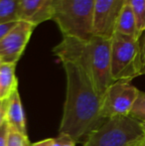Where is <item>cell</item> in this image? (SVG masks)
<instances>
[{
	"instance_id": "11",
	"label": "cell",
	"mask_w": 145,
	"mask_h": 146,
	"mask_svg": "<svg viewBox=\"0 0 145 146\" xmlns=\"http://www.w3.org/2000/svg\"><path fill=\"white\" fill-rule=\"evenodd\" d=\"M114 33L132 37L135 39H140V37H141V34L137 29L135 16H134V13L132 11V8L128 0H126L121 11H120L117 21L115 23Z\"/></svg>"
},
{
	"instance_id": "17",
	"label": "cell",
	"mask_w": 145,
	"mask_h": 146,
	"mask_svg": "<svg viewBox=\"0 0 145 146\" xmlns=\"http://www.w3.org/2000/svg\"><path fill=\"white\" fill-rule=\"evenodd\" d=\"M10 127L8 125L7 121L4 120L0 124V146H6L7 145V139L9 135Z\"/></svg>"
},
{
	"instance_id": "9",
	"label": "cell",
	"mask_w": 145,
	"mask_h": 146,
	"mask_svg": "<svg viewBox=\"0 0 145 146\" xmlns=\"http://www.w3.org/2000/svg\"><path fill=\"white\" fill-rule=\"evenodd\" d=\"M53 0H19L18 20L35 25L52 20Z\"/></svg>"
},
{
	"instance_id": "3",
	"label": "cell",
	"mask_w": 145,
	"mask_h": 146,
	"mask_svg": "<svg viewBox=\"0 0 145 146\" xmlns=\"http://www.w3.org/2000/svg\"><path fill=\"white\" fill-rule=\"evenodd\" d=\"M95 0H53L52 20L63 37L89 39L93 35Z\"/></svg>"
},
{
	"instance_id": "6",
	"label": "cell",
	"mask_w": 145,
	"mask_h": 146,
	"mask_svg": "<svg viewBox=\"0 0 145 146\" xmlns=\"http://www.w3.org/2000/svg\"><path fill=\"white\" fill-rule=\"evenodd\" d=\"M139 92L131 82H114L101 98V116H128Z\"/></svg>"
},
{
	"instance_id": "10",
	"label": "cell",
	"mask_w": 145,
	"mask_h": 146,
	"mask_svg": "<svg viewBox=\"0 0 145 146\" xmlns=\"http://www.w3.org/2000/svg\"><path fill=\"white\" fill-rule=\"evenodd\" d=\"M5 120L7 121L10 129L17 131L21 134L27 135L25 113L18 88L6 98Z\"/></svg>"
},
{
	"instance_id": "12",
	"label": "cell",
	"mask_w": 145,
	"mask_h": 146,
	"mask_svg": "<svg viewBox=\"0 0 145 146\" xmlns=\"http://www.w3.org/2000/svg\"><path fill=\"white\" fill-rule=\"evenodd\" d=\"M15 69V64L3 63L0 67V100L7 98L14 90L18 88Z\"/></svg>"
},
{
	"instance_id": "21",
	"label": "cell",
	"mask_w": 145,
	"mask_h": 146,
	"mask_svg": "<svg viewBox=\"0 0 145 146\" xmlns=\"http://www.w3.org/2000/svg\"><path fill=\"white\" fill-rule=\"evenodd\" d=\"M53 142H54V138H47L42 141H39V142L33 143L30 146H52Z\"/></svg>"
},
{
	"instance_id": "13",
	"label": "cell",
	"mask_w": 145,
	"mask_h": 146,
	"mask_svg": "<svg viewBox=\"0 0 145 146\" xmlns=\"http://www.w3.org/2000/svg\"><path fill=\"white\" fill-rule=\"evenodd\" d=\"M19 0H0V23L18 21Z\"/></svg>"
},
{
	"instance_id": "22",
	"label": "cell",
	"mask_w": 145,
	"mask_h": 146,
	"mask_svg": "<svg viewBox=\"0 0 145 146\" xmlns=\"http://www.w3.org/2000/svg\"><path fill=\"white\" fill-rule=\"evenodd\" d=\"M62 135L63 137V146H75V142L73 141L70 137L66 136V135H63V134H60Z\"/></svg>"
},
{
	"instance_id": "14",
	"label": "cell",
	"mask_w": 145,
	"mask_h": 146,
	"mask_svg": "<svg viewBox=\"0 0 145 146\" xmlns=\"http://www.w3.org/2000/svg\"><path fill=\"white\" fill-rule=\"evenodd\" d=\"M136 19V25L140 34L145 32V0H128Z\"/></svg>"
},
{
	"instance_id": "15",
	"label": "cell",
	"mask_w": 145,
	"mask_h": 146,
	"mask_svg": "<svg viewBox=\"0 0 145 146\" xmlns=\"http://www.w3.org/2000/svg\"><path fill=\"white\" fill-rule=\"evenodd\" d=\"M129 116L139 121L140 123H145V92H139V94L130 110Z\"/></svg>"
},
{
	"instance_id": "18",
	"label": "cell",
	"mask_w": 145,
	"mask_h": 146,
	"mask_svg": "<svg viewBox=\"0 0 145 146\" xmlns=\"http://www.w3.org/2000/svg\"><path fill=\"white\" fill-rule=\"evenodd\" d=\"M19 21V20H18ZM18 21H12V22H5V23H0V40L4 38L10 31L12 30V28L17 24Z\"/></svg>"
},
{
	"instance_id": "1",
	"label": "cell",
	"mask_w": 145,
	"mask_h": 146,
	"mask_svg": "<svg viewBox=\"0 0 145 146\" xmlns=\"http://www.w3.org/2000/svg\"><path fill=\"white\" fill-rule=\"evenodd\" d=\"M63 64L67 79L66 100L59 134L81 142L107 119L101 116V96L89 76L73 63Z\"/></svg>"
},
{
	"instance_id": "23",
	"label": "cell",
	"mask_w": 145,
	"mask_h": 146,
	"mask_svg": "<svg viewBox=\"0 0 145 146\" xmlns=\"http://www.w3.org/2000/svg\"><path fill=\"white\" fill-rule=\"evenodd\" d=\"M52 146H63V137H62V135L59 134L58 137H55L54 142H53Z\"/></svg>"
},
{
	"instance_id": "16",
	"label": "cell",
	"mask_w": 145,
	"mask_h": 146,
	"mask_svg": "<svg viewBox=\"0 0 145 146\" xmlns=\"http://www.w3.org/2000/svg\"><path fill=\"white\" fill-rule=\"evenodd\" d=\"M29 139L27 135L21 134V133L10 129L9 135L7 139V145L6 146H30Z\"/></svg>"
},
{
	"instance_id": "26",
	"label": "cell",
	"mask_w": 145,
	"mask_h": 146,
	"mask_svg": "<svg viewBox=\"0 0 145 146\" xmlns=\"http://www.w3.org/2000/svg\"><path fill=\"white\" fill-rule=\"evenodd\" d=\"M2 64H3V61H2V59L0 58V67L2 66Z\"/></svg>"
},
{
	"instance_id": "4",
	"label": "cell",
	"mask_w": 145,
	"mask_h": 146,
	"mask_svg": "<svg viewBox=\"0 0 145 146\" xmlns=\"http://www.w3.org/2000/svg\"><path fill=\"white\" fill-rule=\"evenodd\" d=\"M110 74L114 82H131L142 76L140 39L114 33L111 37Z\"/></svg>"
},
{
	"instance_id": "20",
	"label": "cell",
	"mask_w": 145,
	"mask_h": 146,
	"mask_svg": "<svg viewBox=\"0 0 145 146\" xmlns=\"http://www.w3.org/2000/svg\"><path fill=\"white\" fill-rule=\"evenodd\" d=\"M6 113V98L0 100V124L5 120Z\"/></svg>"
},
{
	"instance_id": "24",
	"label": "cell",
	"mask_w": 145,
	"mask_h": 146,
	"mask_svg": "<svg viewBox=\"0 0 145 146\" xmlns=\"http://www.w3.org/2000/svg\"><path fill=\"white\" fill-rule=\"evenodd\" d=\"M131 146H145V136L143 138H141L140 140L136 141L134 144H132Z\"/></svg>"
},
{
	"instance_id": "19",
	"label": "cell",
	"mask_w": 145,
	"mask_h": 146,
	"mask_svg": "<svg viewBox=\"0 0 145 146\" xmlns=\"http://www.w3.org/2000/svg\"><path fill=\"white\" fill-rule=\"evenodd\" d=\"M140 54H141V73L145 75V32L140 37Z\"/></svg>"
},
{
	"instance_id": "2",
	"label": "cell",
	"mask_w": 145,
	"mask_h": 146,
	"mask_svg": "<svg viewBox=\"0 0 145 146\" xmlns=\"http://www.w3.org/2000/svg\"><path fill=\"white\" fill-rule=\"evenodd\" d=\"M110 49L111 38L63 37L62 41L53 49V53L62 63L69 62L81 68L103 98L113 84L110 74Z\"/></svg>"
},
{
	"instance_id": "5",
	"label": "cell",
	"mask_w": 145,
	"mask_h": 146,
	"mask_svg": "<svg viewBox=\"0 0 145 146\" xmlns=\"http://www.w3.org/2000/svg\"><path fill=\"white\" fill-rule=\"evenodd\" d=\"M144 136L139 121L129 115L115 116L93 131L83 146H131Z\"/></svg>"
},
{
	"instance_id": "7",
	"label": "cell",
	"mask_w": 145,
	"mask_h": 146,
	"mask_svg": "<svg viewBox=\"0 0 145 146\" xmlns=\"http://www.w3.org/2000/svg\"><path fill=\"white\" fill-rule=\"evenodd\" d=\"M36 26L19 20L12 30L0 40V58L3 63L17 64L23 55Z\"/></svg>"
},
{
	"instance_id": "8",
	"label": "cell",
	"mask_w": 145,
	"mask_h": 146,
	"mask_svg": "<svg viewBox=\"0 0 145 146\" xmlns=\"http://www.w3.org/2000/svg\"><path fill=\"white\" fill-rule=\"evenodd\" d=\"M126 0H95L93 35L111 38L117 18Z\"/></svg>"
},
{
	"instance_id": "25",
	"label": "cell",
	"mask_w": 145,
	"mask_h": 146,
	"mask_svg": "<svg viewBox=\"0 0 145 146\" xmlns=\"http://www.w3.org/2000/svg\"><path fill=\"white\" fill-rule=\"evenodd\" d=\"M141 125H142V128H143V131L145 133V123H141Z\"/></svg>"
}]
</instances>
